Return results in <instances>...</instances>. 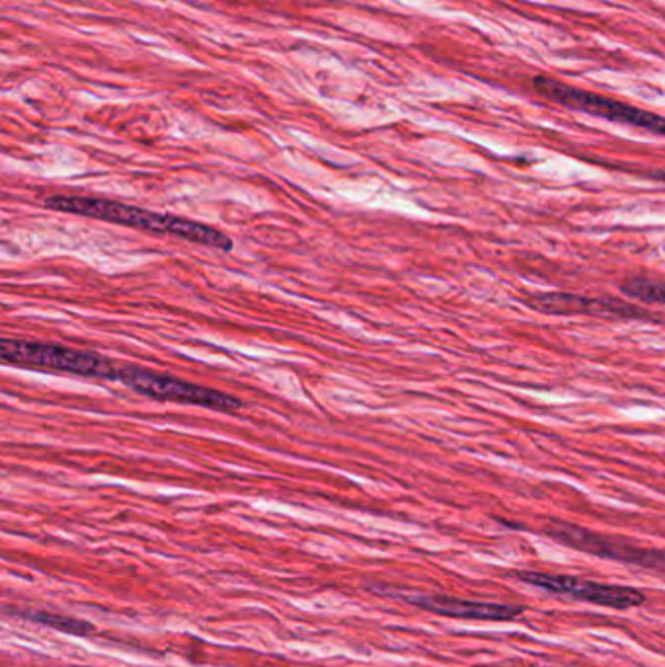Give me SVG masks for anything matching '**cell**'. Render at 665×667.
I'll return each instance as SVG.
<instances>
[{
	"label": "cell",
	"mask_w": 665,
	"mask_h": 667,
	"mask_svg": "<svg viewBox=\"0 0 665 667\" xmlns=\"http://www.w3.org/2000/svg\"><path fill=\"white\" fill-rule=\"evenodd\" d=\"M44 208L57 211V213L77 215V218L96 219V221H108L113 225L130 226V229L143 231V233L178 236L188 243L208 246L213 251L231 252L234 248L233 238L215 226L199 223L193 219L170 215V213H155L148 209L121 203V201L106 200V198L57 193V196L45 198Z\"/></svg>",
	"instance_id": "obj_1"
},
{
	"label": "cell",
	"mask_w": 665,
	"mask_h": 667,
	"mask_svg": "<svg viewBox=\"0 0 665 667\" xmlns=\"http://www.w3.org/2000/svg\"><path fill=\"white\" fill-rule=\"evenodd\" d=\"M0 359L14 367L34 371L60 373L85 379L118 382L120 364L98 354L75 347L45 344L35 340L4 338L0 342Z\"/></svg>",
	"instance_id": "obj_2"
},
{
	"label": "cell",
	"mask_w": 665,
	"mask_h": 667,
	"mask_svg": "<svg viewBox=\"0 0 665 667\" xmlns=\"http://www.w3.org/2000/svg\"><path fill=\"white\" fill-rule=\"evenodd\" d=\"M118 382L128 389L137 392L141 397L158 400V402H174L186 407H201L223 414L239 412L244 402L239 397L226 394L221 390L199 387L196 382L181 381L173 375L151 371L137 365H120Z\"/></svg>",
	"instance_id": "obj_3"
},
{
	"label": "cell",
	"mask_w": 665,
	"mask_h": 667,
	"mask_svg": "<svg viewBox=\"0 0 665 667\" xmlns=\"http://www.w3.org/2000/svg\"><path fill=\"white\" fill-rule=\"evenodd\" d=\"M536 92L551 100L554 104L564 105L568 110L589 113L596 118H603L607 122L632 125L639 130L650 131L665 137V118L660 113L646 112L636 105L624 104L609 96L596 95L589 90L570 87L556 78L536 77L533 80Z\"/></svg>",
	"instance_id": "obj_4"
},
{
	"label": "cell",
	"mask_w": 665,
	"mask_h": 667,
	"mask_svg": "<svg viewBox=\"0 0 665 667\" xmlns=\"http://www.w3.org/2000/svg\"><path fill=\"white\" fill-rule=\"evenodd\" d=\"M543 533L556 543L570 546L579 553H588V555L614 560V563L639 566V568L657 574L660 578H665V551H660V548H644V546L634 545L624 538L607 537L591 529L579 527V525L562 520L548 521L543 527Z\"/></svg>",
	"instance_id": "obj_5"
},
{
	"label": "cell",
	"mask_w": 665,
	"mask_h": 667,
	"mask_svg": "<svg viewBox=\"0 0 665 667\" xmlns=\"http://www.w3.org/2000/svg\"><path fill=\"white\" fill-rule=\"evenodd\" d=\"M523 583L535 586L544 591H551L556 596L586 601L599 607H611V609H629L639 607L646 601V596L636 588L629 586H613V583H601V581L584 580L576 576H564V574H543L533 570H519L513 572Z\"/></svg>",
	"instance_id": "obj_6"
},
{
	"label": "cell",
	"mask_w": 665,
	"mask_h": 667,
	"mask_svg": "<svg viewBox=\"0 0 665 667\" xmlns=\"http://www.w3.org/2000/svg\"><path fill=\"white\" fill-rule=\"evenodd\" d=\"M529 309L554 316H609V319H652L640 304L627 303L617 297L574 296V293H536L525 299Z\"/></svg>",
	"instance_id": "obj_7"
},
{
	"label": "cell",
	"mask_w": 665,
	"mask_h": 667,
	"mask_svg": "<svg viewBox=\"0 0 665 667\" xmlns=\"http://www.w3.org/2000/svg\"><path fill=\"white\" fill-rule=\"evenodd\" d=\"M408 601L437 615L473 619V621H513L525 613L523 605H506V603L450 598V596H420V598H408Z\"/></svg>",
	"instance_id": "obj_8"
},
{
	"label": "cell",
	"mask_w": 665,
	"mask_h": 667,
	"mask_svg": "<svg viewBox=\"0 0 665 667\" xmlns=\"http://www.w3.org/2000/svg\"><path fill=\"white\" fill-rule=\"evenodd\" d=\"M622 296L640 303L665 304V279L631 278L621 284Z\"/></svg>",
	"instance_id": "obj_9"
},
{
	"label": "cell",
	"mask_w": 665,
	"mask_h": 667,
	"mask_svg": "<svg viewBox=\"0 0 665 667\" xmlns=\"http://www.w3.org/2000/svg\"><path fill=\"white\" fill-rule=\"evenodd\" d=\"M27 619H32L35 623L47 624L52 629L63 631V633L69 634H88L92 633V624H88L87 621H77V619H69V616L53 615V613H27Z\"/></svg>",
	"instance_id": "obj_10"
}]
</instances>
